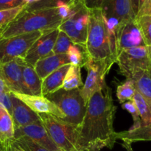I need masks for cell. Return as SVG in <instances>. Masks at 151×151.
Segmentation results:
<instances>
[{
	"label": "cell",
	"mask_w": 151,
	"mask_h": 151,
	"mask_svg": "<svg viewBox=\"0 0 151 151\" xmlns=\"http://www.w3.org/2000/svg\"><path fill=\"white\" fill-rule=\"evenodd\" d=\"M116 107L107 85L96 91L87 103L82 122L78 126V151H100L113 148L116 141L114 120Z\"/></svg>",
	"instance_id": "6da1fadb"
},
{
	"label": "cell",
	"mask_w": 151,
	"mask_h": 151,
	"mask_svg": "<svg viewBox=\"0 0 151 151\" xmlns=\"http://www.w3.org/2000/svg\"><path fill=\"white\" fill-rule=\"evenodd\" d=\"M62 22L56 7L26 9L0 32V39L35 31L58 29Z\"/></svg>",
	"instance_id": "7a4b0ae2"
},
{
	"label": "cell",
	"mask_w": 151,
	"mask_h": 151,
	"mask_svg": "<svg viewBox=\"0 0 151 151\" xmlns=\"http://www.w3.org/2000/svg\"><path fill=\"white\" fill-rule=\"evenodd\" d=\"M90 10V20L85 52L88 59L105 60L111 66L116 63L110 32L101 10Z\"/></svg>",
	"instance_id": "3957f363"
},
{
	"label": "cell",
	"mask_w": 151,
	"mask_h": 151,
	"mask_svg": "<svg viewBox=\"0 0 151 151\" xmlns=\"http://www.w3.org/2000/svg\"><path fill=\"white\" fill-rule=\"evenodd\" d=\"M46 97L64 114L63 121L78 126L82 122L86 111L87 104L81 94V88L66 91L60 88Z\"/></svg>",
	"instance_id": "277c9868"
},
{
	"label": "cell",
	"mask_w": 151,
	"mask_h": 151,
	"mask_svg": "<svg viewBox=\"0 0 151 151\" xmlns=\"http://www.w3.org/2000/svg\"><path fill=\"white\" fill-rule=\"evenodd\" d=\"M89 20L90 10L81 0H72L70 16L60 24L58 29L65 32L73 44L85 50Z\"/></svg>",
	"instance_id": "5b68a950"
},
{
	"label": "cell",
	"mask_w": 151,
	"mask_h": 151,
	"mask_svg": "<svg viewBox=\"0 0 151 151\" xmlns=\"http://www.w3.org/2000/svg\"><path fill=\"white\" fill-rule=\"evenodd\" d=\"M39 116L50 138L60 150L78 151V126L51 115L40 114Z\"/></svg>",
	"instance_id": "8992f818"
},
{
	"label": "cell",
	"mask_w": 151,
	"mask_h": 151,
	"mask_svg": "<svg viewBox=\"0 0 151 151\" xmlns=\"http://www.w3.org/2000/svg\"><path fill=\"white\" fill-rule=\"evenodd\" d=\"M100 10L110 32L112 44L116 47V29L125 22L136 19L130 0H104Z\"/></svg>",
	"instance_id": "52a82bcc"
},
{
	"label": "cell",
	"mask_w": 151,
	"mask_h": 151,
	"mask_svg": "<svg viewBox=\"0 0 151 151\" xmlns=\"http://www.w3.org/2000/svg\"><path fill=\"white\" fill-rule=\"evenodd\" d=\"M45 31H35L0 39V65L15 59L24 58L31 46Z\"/></svg>",
	"instance_id": "ba28073f"
},
{
	"label": "cell",
	"mask_w": 151,
	"mask_h": 151,
	"mask_svg": "<svg viewBox=\"0 0 151 151\" xmlns=\"http://www.w3.org/2000/svg\"><path fill=\"white\" fill-rule=\"evenodd\" d=\"M116 63L119 73L129 79L134 73L148 72L151 65L147 47H137L123 50L118 54Z\"/></svg>",
	"instance_id": "9c48e42d"
},
{
	"label": "cell",
	"mask_w": 151,
	"mask_h": 151,
	"mask_svg": "<svg viewBox=\"0 0 151 151\" xmlns=\"http://www.w3.org/2000/svg\"><path fill=\"white\" fill-rule=\"evenodd\" d=\"M85 67L88 75L85 83L81 88V94L87 104L90 97L106 84L105 78L111 70V66L105 60H95L88 58Z\"/></svg>",
	"instance_id": "30bf717a"
},
{
	"label": "cell",
	"mask_w": 151,
	"mask_h": 151,
	"mask_svg": "<svg viewBox=\"0 0 151 151\" xmlns=\"http://www.w3.org/2000/svg\"><path fill=\"white\" fill-rule=\"evenodd\" d=\"M115 35L117 55L123 50L146 46L136 19L121 24L116 29Z\"/></svg>",
	"instance_id": "8fae6325"
},
{
	"label": "cell",
	"mask_w": 151,
	"mask_h": 151,
	"mask_svg": "<svg viewBox=\"0 0 151 151\" xmlns=\"http://www.w3.org/2000/svg\"><path fill=\"white\" fill-rule=\"evenodd\" d=\"M58 32V28L45 31L34 42L24 58L27 64L34 67L38 60L53 54L52 50Z\"/></svg>",
	"instance_id": "7c38bea8"
},
{
	"label": "cell",
	"mask_w": 151,
	"mask_h": 151,
	"mask_svg": "<svg viewBox=\"0 0 151 151\" xmlns=\"http://www.w3.org/2000/svg\"><path fill=\"white\" fill-rule=\"evenodd\" d=\"M26 137L49 151H61L50 138L41 120L23 127H14V139Z\"/></svg>",
	"instance_id": "4fadbf2b"
},
{
	"label": "cell",
	"mask_w": 151,
	"mask_h": 151,
	"mask_svg": "<svg viewBox=\"0 0 151 151\" xmlns=\"http://www.w3.org/2000/svg\"><path fill=\"white\" fill-rule=\"evenodd\" d=\"M12 94L38 114H45L59 118L61 120L64 119V114L60 111V109L55 106V103H53L45 96L30 95L16 92H12Z\"/></svg>",
	"instance_id": "5bb4252c"
},
{
	"label": "cell",
	"mask_w": 151,
	"mask_h": 151,
	"mask_svg": "<svg viewBox=\"0 0 151 151\" xmlns=\"http://www.w3.org/2000/svg\"><path fill=\"white\" fill-rule=\"evenodd\" d=\"M25 63L23 58H17L0 65V72L11 92L24 94L22 70Z\"/></svg>",
	"instance_id": "9a60e30c"
},
{
	"label": "cell",
	"mask_w": 151,
	"mask_h": 151,
	"mask_svg": "<svg viewBox=\"0 0 151 151\" xmlns=\"http://www.w3.org/2000/svg\"><path fill=\"white\" fill-rule=\"evenodd\" d=\"M11 116L14 127L26 126L41 119L39 114L34 112L25 103L15 97L13 94L11 96Z\"/></svg>",
	"instance_id": "2e32d148"
},
{
	"label": "cell",
	"mask_w": 151,
	"mask_h": 151,
	"mask_svg": "<svg viewBox=\"0 0 151 151\" xmlns=\"http://www.w3.org/2000/svg\"><path fill=\"white\" fill-rule=\"evenodd\" d=\"M68 63L69 61L66 54H52L38 60L33 68L42 81L52 72Z\"/></svg>",
	"instance_id": "e0dca14e"
},
{
	"label": "cell",
	"mask_w": 151,
	"mask_h": 151,
	"mask_svg": "<svg viewBox=\"0 0 151 151\" xmlns=\"http://www.w3.org/2000/svg\"><path fill=\"white\" fill-rule=\"evenodd\" d=\"M24 94L30 95L42 96L41 86L42 81L32 66L25 63L22 70Z\"/></svg>",
	"instance_id": "ac0fdd59"
},
{
	"label": "cell",
	"mask_w": 151,
	"mask_h": 151,
	"mask_svg": "<svg viewBox=\"0 0 151 151\" xmlns=\"http://www.w3.org/2000/svg\"><path fill=\"white\" fill-rule=\"evenodd\" d=\"M69 67H70L69 63L64 65L55 72H52L44 80H42V86H41L42 96L46 97L48 94H52L61 88L63 80Z\"/></svg>",
	"instance_id": "d6986e66"
},
{
	"label": "cell",
	"mask_w": 151,
	"mask_h": 151,
	"mask_svg": "<svg viewBox=\"0 0 151 151\" xmlns=\"http://www.w3.org/2000/svg\"><path fill=\"white\" fill-rule=\"evenodd\" d=\"M14 140V124L11 115L0 104V142L9 147Z\"/></svg>",
	"instance_id": "ffe728a7"
},
{
	"label": "cell",
	"mask_w": 151,
	"mask_h": 151,
	"mask_svg": "<svg viewBox=\"0 0 151 151\" xmlns=\"http://www.w3.org/2000/svg\"><path fill=\"white\" fill-rule=\"evenodd\" d=\"M116 139L131 144L137 142L151 141V124L141 125L136 128L131 127L128 131L116 132Z\"/></svg>",
	"instance_id": "44dd1931"
},
{
	"label": "cell",
	"mask_w": 151,
	"mask_h": 151,
	"mask_svg": "<svg viewBox=\"0 0 151 151\" xmlns=\"http://www.w3.org/2000/svg\"><path fill=\"white\" fill-rule=\"evenodd\" d=\"M129 79L134 83L136 90L151 106V78L148 72L144 71L136 72Z\"/></svg>",
	"instance_id": "7402d4cb"
},
{
	"label": "cell",
	"mask_w": 151,
	"mask_h": 151,
	"mask_svg": "<svg viewBox=\"0 0 151 151\" xmlns=\"http://www.w3.org/2000/svg\"><path fill=\"white\" fill-rule=\"evenodd\" d=\"M83 86L81 78V68L70 65L66 74L61 88L66 91L81 88Z\"/></svg>",
	"instance_id": "603a6c76"
},
{
	"label": "cell",
	"mask_w": 151,
	"mask_h": 151,
	"mask_svg": "<svg viewBox=\"0 0 151 151\" xmlns=\"http://www.w3.org/2000/svg\"><path fill=\"white\" fill-rule=\"evenodd\" d=\"M133 101L134 102L139 111L142 125L151 124V106L137 90L133 98Z\"/></svg>",
	"instance_id": "cb8c5ba5"
},
{
	"label": "cell",
	"mask_w": 151,
	"mask_h": 151,
	"mask_svg": "<svg viewBox=\"0 0 151 151\" xmlns=\"http://www.w3.org/2000/svg\"><path fill=\"white\" fill-rule=\"evenodd\" d=\"M66 55L69 59V64L78 66L81 69L85 66L88 60V57H87L85 50L82 47L75 44L70 46L66 52Z\"/></svg>",
	"instance_id": "d4e9b609"
},
{
	"label": "cell",
	"mask_w": 151,
	"mask_h": 151,
	"mask_svg": "<svg viewBox=\"0 0 151 151\" xmlns=\"http://www.w3.org/2000/svg\"><path fill=\"white\" fill-rule=\"evenodd\" d=\"M27 7V4H23L13 8L0 10V32L23 13Z\"/></svg>",
	"instance_id": "484cf974"
},
{
	"label": "cell",
	"mask_w": 151,
	"mask_h": 151,
	"mask_svg": "<svg viewBox=\"0 0 151 151\" xmlns=\"http://www.w3.org/2000/svg\"><path fill=\"white\" fill-rule=\"evenodd\" d=\"M136 88L133 81L130 79H126L123 83L116 87V97L118 101L122 104L125 102L133 100Z\"/></svg>",
	"instance_id": "4316f807"
},
{
	"label": "cell",
	"mask_w": 151,
	"mask_h": 151,
	"mask_svg": "<svg viewBox=\"0 0 151 151\" xmlns=\"http://www.w3.org/2000/svg\"><path fill=\"white\" fill-rule=\"evenodd\" d=\"M140 30L142 32L143 39L147 47H151V16H138L136 18Z\"/></svg>",
	"instance_id": "83f0119b"
},
{
	"label": "cell",
	"mask_w": 151,
	"mask_h": 151,
	"mask_svg": "<svg viewBox=\"0 0 151 151\" xmlns=\"http://www.w3.org/2000/svg\"><path fill=\"white\" fill-rule=\"evenodd\" d=\"M73 44L69 37L63 31L59 30L53 48V54H66L70 46Z\"/></svg>",
	"instance_id": "f1b7e54d"
},
{
	"label": "cell",
	"mask_w": 151,
	"mask_h": 151,
	"mask_svg": "<svg viewBox=\"0 0 151 151\" xmlns=\"http://www.w3.org/2000/svg\"><path fill=\"white\" fill-rule=\"evenodd\" d=\"M15 142L24 151H49L39 144L26 137H22L14 139Z\"/></svg>",
	"instance_id": "f546056e"
},
{
	"label": "cell",
	"mask_w": 151,
	"mask_h": 151,
	"mask_svg": "<svg viewBox=\"0 0 151 151\" xmlns=\"http://www.w3.org/2000/svg\"><path fill=\"white\" fill-rule=\"evenodd\" d=\"M122 108L124 110H126L127 111L129 112L132 116L133 119H134V125L132 126V128H136V127H138L142 125L139 113L137 106L133 100H130V101H127L122 103Z\"/></svg>",
	"instance_id": "4dcf8cb0"
},
{
	"label": "cell",
	"mask_w": 151,
	"mask_h": 151,
	"mask_svg": "<svg viewBox=\"0 0 151 151\" xmlns=\"http://www.w3.org/2000/svg\"><path fill=\"white\" fill-rule=\"evenodd\" d=\"M72 0H41L40 2L37 4H33L27 7L28 10H34V9L43 8V7H55L56 4L58 1H63L65 3H69Z\"/></svg>",
	"instance_id": "1f68e13d"
},
{
	"label": "cell",
	"mask_w": 151,
	"mask_h": 151,
	"mask_svg": "<svg viewBox=\"0 0 151 151\" xmlns=\"http://www.w3.org/2000/svg\"><path fill=\"white\" fill-rule=\"evenodd\" d=\"M12 93L6 92L0 95V104L4 106L7 111L11 115L12 113V100H11Z\"/></svg>",
	"instance_id": "d6a6232c"
},
{
	"label": "cell",
	"mask_w": 151,
	"mask_h": 151,
	"mask_svg": "<svg viewBox=\"0 0 151 151\" xmlns=\"http://www.w3.org/2000/svg\"><path fill=\"white\" fill-rule=\"evenodd\" d=\"M23 4L22 0H0V10L13 8Z\"/></svg>",
	"instance_id": "836d02e7"
},
{
	"label": "cell",
	"mask_w": 151,
	"mask_h": 151,
	"mask_svg": "<svg viewBox=\"0 0 151 151\" xmlns=\"http://www.w3.org/2000/svg\"><path fill=\"white\" fill-rule=\"evenodd\" d=\"M103 1L104 0H81L84 6L88 10L100 8Z\"/></svg>",
	"instance_id": "e575fe53"
},
{
	"label": "cell",
	"mask_w": 151,
	"mask_h": 151,
	"mask_svg": "<svg viewBox=\"0 0 151 151\" xmlns=\"http://www.w3.org/2000/svg\"><path fill=\"white\" fill-rule=\"evenodd\" d=\"M145 15L151 16V0H145L137 17Z\"/></svg>",
	"instance_id": "d590c367"
},
{
	"label": "cell",
	"mask_w": 151,
	"mask_h": 151,
	"mask_svg": "<svg viewBox=\"0 0 151 151\" xmlns=\"http://www.w3.org/2000/svg\"><path fill=\"white\" fill-rule=\"evenodd\" d=\"M145 1V0H130V2H131V7H132L133 12H134L136 18H137L139 10H141Z\"/></svg>",
	"instance_id": "8d00e7d4"
},
{
	"label": "cell",
	"mask_w": 151,
	"mask_h": 151,
	"mask_svg": "<svg viewBox=\"0 0 151 151\" xmlns=\"http://www.w3.org/2000/svg\"><path fill=\"white\" fill-rule=\"evenodd\" d=\"M6 92H10V91L7 87L1 72H0V95Z\"/></svg>",
	"instance_id": "74e56055"
},
{
	"label": "cell",
	"mask_w": 151,
	"mask_h": 151,
	"mask_svg": "<svg viewBox=\"0 0 151 151\" xmlns=\"http://www.w3.org/2000/svg\"><path fill=\"white\" fill-rule=\"evenodd\" d=\"M10 150H11V151H24L16 142H15L14 140H13V142L11 143V145H10Z\"/></svg>",
	"instance_id": "f35d334b"
},
{
	"label": "cell",
	"mask_w": 151,
	"mask_h": 151,
	"mask_svg": "<svg viewBox=\"0 0 151 151\" xmlns=\"http://www.w3.org/2000/svg\"><path fill=\"white\" fill-rule=\"evenodd\" d=\"M41 0H22L24 4H27L28 7L31 5H33V4H37V3L40 2Z\"/></svg>",
	"instance_id": "ab89813d"
},
{
	"label": "cell",
	"mask_w": 151,
	"mask_h": 151,
	"mask_svg": "<svg viewBox=\"0 0 151 151\" xmlns=\"http://www.w3.org/2000/svg\"><path fill=\"white\" fill-rule=\"evenodd\" d=\"M122 146L125 149V150H126V151H134L132 147H131V143L126 142H123L122 144Z\"/></svg>",
	"instance_id": "60d3db41"
},
{
	"label": "cell",
	"mask_w": 151,
	"mask_h": 151,
	"mask_svg": "<svg viewBox=\"0 0 151 151\" xmlns=\"http://www.w3.org/2000/svg\"><path fill=\"white\" fill-rule=\"evenodd\" d=\"M147 50H148L149 58H150V65H151V47H147Z\"/></svg>",
	"instance_id": "b9f144b4"
},
{
	"label": "cell",
	"mask_w": 151,
	"mask_h": 151,
	"mask_svg": "<svg viewBox=\"0 0 151 151\" xmlns=\"http://www.w3.org/2000/svg\"><path fill=\"white\" fill-rule=\"evenodd\" d=\"M3 151H11V150H10V146H9V147H4V150Z\"/></svg>",
	"instance_id": "7bdbcfd3"
},
{
	"label": "cell",
	"mask_w": 151,
	"mask_h": 151,
	"mask_svg": "<svg viewBox=\"0 0 151 151\" xmlns=\"http://www.w3.org/2000/svg\"><path fill=\"white\" fill-rule=\"evenodd\" d=\"M4 150V146L2 145L1 142H0V151H3Z\"/></svg>",
	"instance_id": "ee69618b"
},
{
	"label": "cell",
	"mask_w": 151,
	"mask_h": 151,
	"mask_svg": "<svg viewBox=\"0 0 151 151\" xmlns=\"http://www.w3.org/2000/svg\"><path fill=\"white\" fill-rule=\"evenodd\" d=\"M148 72L149 75H150V77L151 78V67H150V69H149V71H148V72Z\"/></svg>",
	"instance_id": "f6af8a7d"
}]
</instances>
